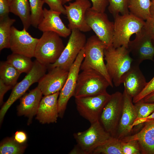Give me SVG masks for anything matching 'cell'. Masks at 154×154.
Segmentation results:
<instances>
[{
  "instance_id": "4316f807",
  "label": "cell",
  "mask_w": 154,
  "mask_h": 154,
  "mask_svg": "<svg viewBox=\"0 0 154 154\" xmlns=\"http://www.w3.org/2000/svg\"><path fill=\"white\" fill-rule=\"evenodd\" d=\"M16 21L15 19L9 16L0 19V50L10 48V41L12 25Z\"/></svg>"
},
{
  "instance_id": "d4e9b609",
  "label": "cell",
  "mask_w": 154,
  "mask_h": 154,
  "mask_svg": "<svg viewBox=\"0 0 154 154\" xmlns=\"http://www.w3.org/2000/svg\"><path fill=\"white\" fill-rule=\"evenodd\" d=\"M21 73L7 61L0 64V78L5 84L13 87L17 83Z\"/></svg>"
},
{
  "instance_id": "60d3db41",
  "label": "cell",
  "mask_w": 154,
  "mask_h": 154,
  "mask_svg": "<svg viewBox=\"0 0 154 154\" xmlns=\"http://www.w3.org/2000/svg\"><path fill=\"white\" fill-rule=\"evenodd\" d=\"M13 137L16 141L21 144H25L27 139V134L23 131H16Z\"/></svg>"
},
{
  "instance_id": "5bb4252c",
  "label": "cell",
  "mask_w": 154,
  "mask_h": 154,
  "mask_svg": "<svg viewBox=\"0 0 154 154\" xmlns=\"http://www.w3.org/2000/svg\"><path fill=\"white\" fill-rule=\"evenodd\" d=\"M127 48L137 63L140 64L145 60L154 61V45L143 27L136 34L135 38L129 41Z\"/></svg>"
},
{
  "instance_id": "f35d334b",
  "label": "cell",
  "mask_w": 154,
  "mask_h": 154,
  "mask_svg": "<svg viewBox=\"0 0 154 154\" xmlns=\"http://www.w3.org/2000/svg\"><path fill=\"white\" fill-rule=\"evenodd\" d=\"M153 121H154V112L147 117L135 122L132 126V129L135 127H136V129H139L145 123Z\"/></svg>"
},
{
  "instance_id": "f546056e",
  "label": "cell",
  "mask_w": 154,
  "mask_h": 154,
  "mask_svg": "<svg viewBox=\"0 0 154 154\" xmlns=\"http://www.w3.org/2000/svg\"><path fill=\"white\" fill-rule=\"evenodd\" d=\"M31 10V25L37 28L43 17V0H29Z\"/></svg>"
},
{
  "instance_id": "ee69618b",
  "label": "cell",
  "mask_w": 154,
  "mask_h": 154,
  "mask_svg": "<svg viewBox=\"0 0 154 154\" xmlns=\"http://www.w3.org/2000/svg\"><path fill=\"white\" fill-rule=\"evenodd\" d=\"M151 17L154 19V0H152L150 8Z\"/></svg>"
},
{
  "instance_id": "d590c367",
  "label": "cell",
  "mask_w": 154,
  "mask_h": 154,
  "mask_svg": "<svg viewBox=\"0 0 154 154\" xmlns=\"http://www.w3.org/2000/svg\"><path fill=\"white\" fill-rule=\"evenodd\" d=\"M49 6L50 9L66 15L65 9L63 6L62 0H43Z\"/></svg>"
},
{
  "instance_id": "e575fe53",
  "label": "cell",
  "mask_w": 154,
  "mask_h": 154,
  "mask_svg": "<svg viewBox=\"0 0 154 154\" xmlns=\"http://www.w3.org/2000/svg\"><path fill=\"white\" fill-rule=\"evenodd\" d=\"M72 0H62L63 5ZM92 3L91 8L99 12H105L106 9L109 5L108 0H90Z\"/></svg>"
},
{
  "instance_id": "9c48e42d",
  "label": "cell",
  "mask_w": 154,
  "mask_h": 154,
  "mask_svg": "<svg viewBox=\"0 0 154 154\" xmlns=\"http://www.w3.org/2000/svg\"><path fill=\"white\" fill-rule=\"evenodd\" d=\"M68 41L61 54L54 63L47 66L50 69L60 67L69 71L86 42L85 35L76 29L71 30Z\"/></svg>"
},
{
  "instance_id": "5b68a950",
  "label": "cell",
  "mask_w": 154,
  "mask_h": 154,
  "mask_svg": "<svg viewBox=\"0 0 154 154\" xmlns=\"http://www.w3.org/2000/svg\"><path fill=\"white\" fill-rule=\"evenodd\" d=\"M110 86L100 73L91 69L84 70L79 74L74 96L75 98L96 96L105 93Z\"/></svg>"
},
{
  "instance_id": "4dcf8cb0",
  "label": "cell",
  "mask_w": 154,
  "mask_h": 154,
  "mask_svg": "<svg viewBox=\"0 0 154 154\" xmlns=\"http://www.w3.org/2000/svg\"><path fill=\"white\" fill-rule=\"evenodd\" d=\"M134 104L137 115L134 123L147 117L154 112V102H146L141 100Z\"/></svg>"
},
{
  "instance_id": "d6986e66",
  "label": "cell",
  "mask_w": 154,
  "mask_h": 154,
  "mask_svg": "<svg viewBox=\"0 0 154 154\" xmlns=\"http://www.w3.org/2000/svg\"><path fill=\"white\" fill-rule=\"evenodd\" d=\"M60 91L44 96L40 102L36 119L42 124L56 123L59 117L58 99Z\"/></svg>"
},
{
  "instance_id": "484cf974",
  "label": "cell",
  "mask_w": 154,
  "mask_h": 154,
  "mask_svg": "<svg viewBox=\"0 0 154 154\" xmlns=\"http://www.w3.org/2000/svg\"><path fill=\"white\" fill-rule=\"evenodd\" d=\"M31 58L24 55L13 53L9 55L7 61L12 65L21 73L28 74L33 65Z\"/></svg>"
},
{
  "instance_id": "30bf717a",
  "label": "cell",
  "mask_w": 154,
  "mask_h": 154,
  "mask_svg": "<svg viewBox=\"0 0 154 154\" xmlns=\"http://www.w3.org/2000/svg\"><path fill=\"white\" fill-rule=\"evenodd\" d=\"M111 96L106 92L96 96L75 98L77 110L82 117L92 123L99 120L102 110Z\"/></svg>"
},
{
  "instance_id": "8fae6325",
  "label": "cell",
  "mask_w": 154,
  "mask_h": 154,
  "mask_svg": "<svg viewBox=\"0 0 154 154\" xmlns=\"http://www.w3.org/2000/svg\"><path fill=\"white\" fill-rule=\"evenodd\" d=\"M86 18L88 24L106 47L112 44L114 22L110 21L105 12L88 9Z\"/></svg>"
},
{
  "instance_id": "2e32d148",
  "label": "cell",
  "mask_w": 154,
  "mask_h": 154,
  "mask_svg": "<svg viewBox=\"0 0 154 154\" xmlns=\"http://www.w3.org/2000/svg\"><path fill=\"white\" fill-rule=\"evenodd\" d=\"M68 73L69 71L58 67L51 68L40 79L37 87L44 96L60 91L65 83Z\"/></svg>"
},
{
  "instance_id": "bcb514c9",
  "label": "cell",
  "mask_w": 154,
  "mask_h": 154,
  "mask_svg": "<svg viewBox=\"0 0 154 154\" xmlns=\"http://www.w3.org/2000/svg\"><path fill=\"white\" fill-rule=\"evenodd\" d=\"M153 41V43L154 45V41Z\"/></svg>"
},
{
  "instance_id": "7c38bea8",
  "label": "cell",
  "mask_w": 154,
  "mask_h": 154,
  "mask_svg": "<svg viewBox=\"0 0 154 154\" xmlns=\"http://www.w3.org/2000/svg\"><path fill=\"white\" fill-rule=\"evenodd\" d=\"M84 57V47L80 51L70 68L65 83L60 91L58 99L59 117L62 118L69 99L74 96L81 64Z\"/></svg>"
},
{
  "instance_id": "e0dca14e",
  "label": "cell",
  "mask_w": 154,
  "mask_h": 154,
  "mask_svg": "<svg viewBox=\"0 0 154 154\" xmlns=\"http://www.w3.org/2000/svg\"><path fill=\"white\" fill-rule=\"evenodd\" d=\"M123 96L122 112L115 137L121 140L132 133V126L137 117L133 98L124 89Z\"/></svg>"
},
{
  "instance_id": "4fadbf2b",
  "label": "cell",
  "mask_w": 154,
  "mask_h": 154,
  "mask_svg": "<svg viewBox=\"0 0 154 154\" xmlns=\"http://www.w3.org/2000/svg\"><path fill=\"white\" fill-rule=\"evenodd\" d=\"M66 15L68 21V27L71 30H79L82 32L89 31L92 29L88 24L86 15L87 10L92 7L89 0H75L64 5Z\"/></svg>"
},
{
  "instance_id": "3957f363",
  "label": "cell",
  "mask_w": 154,
  "mask_h": 154,
  "mask_svg": "<svg viewBox=\"0 0 154 154\" xmlns=\"http://www.w3.org/2000/svg\"><path fill=\"white\" fill-rule=\"evenodd\" d=\"M114 29L112 45L115 48L124 46L128 48L131 37L140 31L145 21L130 13L114 16Z\"/></svg>"
},
{
  "instance_id": "b9f144b4",
  "label": "cell",
  "mask_w": 154,
  "mask_h": 154,
  "mask_svg": "<svg viewBox=\"0 0 154 154\" xmlns=\"http://www.w3.org/2000/svg\"><path fill=\"white\" fill-rule=\"evenodd\" d=\"M69 153L70 154H84L83 151L77 144L74 146Z\"/></svg>"
},
{
  "instance_id": "52a82bcc",
  "label": "cell",
  "mask_w": 154,
  "mask_h": 154,
  "mask_svg": "<svg viewBox=\"0 0 154 154\" xmlns=\"http://www.w3.org/2000/svg\"><path fill=\"white\" fill-rule=\"evenodd\" d=\"M123 104V93L117 91L111 96L104 106L99 121L105 130L116 137L121 116Z\"/></svg>"
},
{
  "instance_id": "ac0fdd59",
  "label": "cell",
  "mask_w": 154,
  "mask_h": 154,
  "mask_svg": "<svg viewBox=\"0 0 154 154\" xmlns=\"http://www.w3.org/2000/svg\"><path fill=\"white\" fill-rule=\"evenodd\" d=\"M43 18L37 28L42 32L52 31L61 37L66 38L72 31L64 25L60 17L61 13L46 8L43 9Z\"/></svg>"
},
{
  "instance_id": "ab89813d",
  "label": "cell",
  "mask_w": 154,
  "mask_h": 154,
  "mask_svg": "<svg viewBox=\"0 0 154 154\" xmlns=\"http://www.w3.org/2000/svg\"><path fill=\"white\" fill-rule=\"evenodd\" d=\"M13 87L6 84L0 79V104L1 105L3 102L4 96L5 93Z\"/></svg>"
},
{
  "instance_id": "277c9868",
  "label": "cell",
  "mask_w": 154,
  "mask_h": 154,
  "mask_svg": "<svg viewBox=\"0 0 154 154\" xmlns=\"http://www.w3.org/2000/svg\"><path fill=\"white\" fill-rule=\"evenodd\" d=\"M60 37L53 32H43L35 50L36 60L47 66L55 62L65 47Z\"/></svg>"
},
{
  "instance_id": "6da1fadb",
  "label": "cell",
  "mask_w": 154,
  "mask_h": 154,
  "mask_svg": "<svg viewBox=\"0 0 154 154\" xmlns=\"http://www.w3.org/2000/svg\"><path fill=\"white\" fill-rule=\"evenodd\" d=\"M104 59L108 74L116 87L122 84L124 75L131 68L134 60L128 49L124 46L115 48L112 45L104 50Z\"/></svg>"
},
{
  "instance_id": "1f68e13d",
  "label": "cell",
  "mask_w": 154,
  "mask_h": 154,
  "mask_svg": "<svg viewBox=\"0 0 154 154\" xmlns=\"http://www.w3.org/2000/svg\"><path fill=\"white\" fill-rule=\"evenodd\" d=\"M108 9L113 16L120 14L129 13L128 8V0H108Z\"/></svg>"
},
{
  "instance_id": "f1b7e54d",
  "label": "cell",
  "mask_w": 154,
  "mask_h": 154,
  "mask_svg": "<svg viewBox=\"0 0 154 154\" xmlns=\"http://www.w3.org/2000/svg\"><path fill=\"white\" fill-rule=\"evenodd\" d=\"M26 148L25 143H19L15 140L14 137H8L4 139L0 143V154H23Z\"/></svg>"
},
{
  "instance_id": "7402d4cb",
  "label": "cell",
  "mask_w": 154,
  "mask_h": 154,
  "mask_svg": "<svg viewBox=\"0 0 154 154\" xmlns=\"http://www.w3.org/2000/svg\"><path fill=\"white\" fill-rule=\"evenodd\" d=\"M42 95L41 91L37 87L29 93H25L20 98V103L17 107V114L28 117V124L37 114Z\"/></svg>"
},
{
  "instance_id": "9a60e30c",
  "label": "cell",
  "mask_w": 154,
  "mask_h": 154,
  "mask_svg": "<svg viewBox=\"0 0 154 154\" xmlns=\"http://www.w3.org/2000/svg\"><path fill=\"white\" fill-rule=\"evenodd\" d=\"M25 28L19 30L12 26L10 41V48L13 53L34 57L38 38L33 37Z\"/></svg>"
},
{
  "instance_id": "7a4b0ae2",
  "label": "cell",
  "mask_w": 154,
  "mask_h": 154,
  "mask_svg": "<svg viewBox=\"0 0 154 154\" xmlns=\"http://www.w3.org/2000/svg\"><path fill=\"white\" fill-rule=\"evenodd\" d=\"M106 47L96 35L89 37L84 47V57L80 70L91 69L97 71L106 79L110 86L113 87V83L108 74L104 62V50Z\"/></svg>"
},
{
  "instance_id": "603a6c76",
  "label": "cell",
  "mask_w": 154,
  "mask_h": 154,
  "mask_svg": "<svg viewBox=\"0 0 154 154\" xmlns=\"http://www.w3.org/2000/svg\"><path fill=\"white\" fill-rule=\"evenodd\" d=\"M9 7L10 12L20 18L23 28L27 31L31 25L29 0H12Z\"/></svg>"
},
{
  "instance_id": "7bdbcfd3",
  "label": "cell",
  "mask_w": 154,
  "mask_h": 154,
  "mask_svg": "<svg viewBox=\"0 0 154 154\" xmlns=\"http://www.w3.org/2000/svg\"><path fill=\"white\" fill-rule=\"evenodd\" d=\"M142 100L146 102H154V92L146 96Z\"/></svg>"
},
{
  "instance_id": "ba28073f",
  "label": "cell",
  "mask_w": 154,
  "mask_h": 154,
  "mask_svg": "<svg viewBox=\"0 0 154 154\" xmlns=\"http://www.w3.org/2000/svg\"><path fill=\"white\" fill-rule=\"evenodd\" d=\"M73 136L84 154H92L96 148L112 137L99 120L91 124L87 130L75 133Z\"/></svg>"
},
{
  "instance_id": "d6a6232c",
  "label": "cell",
  "mask_w": 154,
  "mask_h": 154,
  "mask_svg": "<svg viewBox=\"0 0 154 154\" xmlns=\"http://www.w3.org/2000/svg\"><path fill=\"white\" fill-rule=\"evenodd\" d=\"M121 147L123 154H141L139 144L135 140L121 141Z\"/></svg>"
},
{
  "instance_id": "44dd1931",
  "label": "cell",
  "mask_w": 154,
  "mask_h": 154,
  "mask_svg": "<svg viewBox=\"0 0 154 154\" xmlns=\"http://www.w3.org/2000/svg\"><path fill=\"white\" fill-rule=\"evenodd\" d=\"M139 65L133 61L131 68L122 78L124 90L132 98L141 92L147 83Z\"/></svg>"
},
{
  "instance_id": "8992f818",
  "label": "cell",
  "mask_w": 154,
  "mask_h": 154,
  "mask_svg": "<svg viewBox=\"0 0 154 154\" xmlns=\"http://www.w3.org/2000/svg\"><path fill=\"white\" fill-rule=\"evenodd\" d=\"M47 67L37 60L33 62V66L30 71L21 82L13 87L11 93L0 111V121L1 123L7 110L11 105L25 93L33 84L38 82L46 74Z\"/></svg>"
},
{
  "instance_id": "83f0119b",
  "label": "cell",
  "mask_w": 154,
  "mask_h": 154,
  "mask_svg": "<svg viewBox=\"0 0 154 154\" xmlns=\"http://www.w3.org/2000/svg\"><path fill=\"white\" fill-rule=\"evenodd\" d=\"M121 140L112 136L93 151V154H123Z\"/></svg>"
},
{
  "instance_id": "74e56055",
  "label": "cell",
  "mask_w": 154,
  "mask_h": 154,
  "mask_svg": "<svg viewBox=\"0 0 154 154\" xmlns=\"http://www.w3.org/2000/svg\"><path fill=\"white\" fill-rule=\"evenodd\" d=\"M9 7L8 0H0V19L9 16Z\"/></svg>"
},
{
  "instance_id": "f6af8a7d",
  "label": "cell",
  "mask_w": 154,
  "mask_h": 154,
  "mask_svg": "<svg viewBox=\"0 0 154 154\" xmlns=\"http://www.w3.org/2000/svg\"><path fill=\"white\" fill-rule=\"evenodd\" d=\"M9 2V4H10L11 2V1L12 0H8Z\"/></svg>"
},
{
  "instance_id": "836d02e7",
  "label": "cell",
  "mask_w": 154,
  "mask_h": 154,
  "mask_svg": "<svg viewBox=\"0 0 154 154\" xmlns=\"http://www.w3.org/2000/svg\"><path fill=\"white\" fill-rule=\"evenodd\" d=\"M154 92V76L148 82H147L145 86L137 96L133 98L132 101L133 104L142 100L145 96Z\"/></svg>"
},
{
  "instance_id": "ffe728a7",
  "label": "cell",
  "mask_w": 154,
  "mask_h": 154,
  "mask_svg": "<svg viewBox=\"0 0 154 154\" xmlns=\"http://www.w3.org/2000/svg\"><path fill=\"white\" fill-rule=\"evenodd\" d=\"M132 140L138 142L141 154H154V121L145 123L138 132L125 137L121 141Z\"/></svg>"
},
{
  "instance_id": "8d00e7d4",
  "label": "cell",
  "mask_w": 154,
  "mask_h": 154,
  "mask_svg": "<svg viewBox=\"0 0 154 154\" xmlns=\"http://www.w3.org/2000/svg\"><path fill=\"white\" fill-rule=\"evenodd\" d=\"M143 28L146 33L154 41V19L150 17L147 19Z\"/></svg>"
},
{
  "instance_id": "cb8c5ba5",
  "label": "cell",
  "mask_w": 154,
  "mask_h": 154,
  "mask_svg": "<svg viewBox=\"0 0 154 154\" xmlns=\"http://www.w3.org/2000/svg\"><path fill=\"white\" fill-rule=\"evenodd\" d=\"M150 0H128L129 13L143 20L151 17Z\"/></svg>"
}]
</instances>
